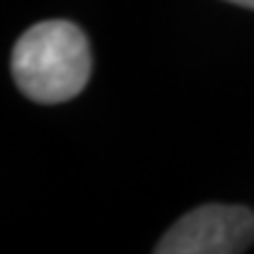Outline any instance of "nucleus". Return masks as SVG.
<instances>
[{"mask_svg":"<svg viewBox=\"0 0 254 254\" xmlns=\"http://www.w3.org/2000/svg\"><path fill=\"white\" fill-rule=\"evenodd\" d=\"M92 57L87 38L71 21L52 19L28 28L12 52L19 90L40 104L73 99L87 85Z\"/></svg>","mask_w":254,"mask_h":254,"instance_id":"f257e3e1","label":"nucleus"},{"mask_svg":"<svg viewBox=\"0 0 254 254\" xmlns=\"http://www.w3.org/2000/svg\"><path fill=\"white\" fill-rule=\"evenodd\" d=\"M254 243V214L240 205H202L174 224L158 254H236Z\"/></svg>","mask_w":254,"mask_h":254,"instance_id":"f03ea898","label":"nucleus"},{"mask_svg":"<svg viewBox=\"0 0 254 254\" xmlns=\"http://www.w3.org/2000/svg\"><path fill=\"white\" fill-rule=\"evenodd\" d=\"M226 2H233V5H243V7L254 9V0H226Z\"/></svg>","mask_w":254,"mask_h":254,"instance_id":"7ed1b4c3","label":"nucleus"}]
</instances>
